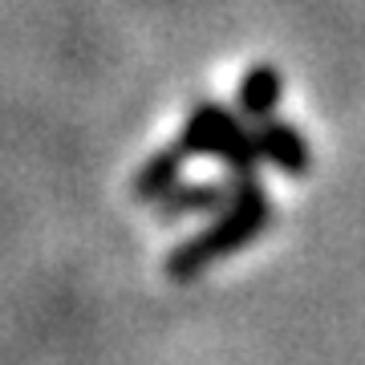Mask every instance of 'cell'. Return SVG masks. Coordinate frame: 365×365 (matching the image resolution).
Listing matches in <instances>:
<instances>
[{"instance_id": "6da1fadb", "label": "cell", "mask_w": 365, "mask_h": 365, "mask_svg": "<svg viewBox=\"0 0 365 365\" xmlns=\"http://www.w3.org/2000/svg\"><path fill=\"white\" fill-rule=\"evenodd\" d=\"M232 179H235L232 203L223 211H215V220L203 232L182 240L179 248L167 256V272L175 280H191V276L207 272L211 264L235 256L240 248H248L252 240H260L268 232L276 207L268 199V191H264V182L256 175H232Z\"/></svg>"}, {"instance_id": "7a4b0ae2", "label": "cell", "mask_w": 365, "mask_h": 365, "mask_svg": "<svg viewBox=\"0 0 365 365\" xmlns=\"http://www.w3.org/2000/svg\"><path fill=\"white\" fill-rule=\"evenodd\" d=\"M179 143L191 150V158H220L232 175H256V163H264L256 126L244 114H235L220 102H195L182 122Z\"/></svg>"}, {"instance_id": "3957f363", "label": "cell", "mask_w": 365, "mask_h": 365, "mask_svg": "<svg viewBox=\"0 0 365 365\" xmlns=\"http://www.w3.org/2000/svg\"><path fill=\"white\" fill-rule=\"evenodd\" d=\"M256 126V143H260L264 163H272L276 170L284 175H309L313 170V146L304 143V134L297 126H288L280 118H264V122H252Z\"/></svg>"}, {"instance_id": "277c9868", "label": "cell", "mask_w": 365, "mask_h": 365, "mask_svg": "<svg viewBox=\"0 0 365 365\" xmlns=\"http://www.w3.org/2000/svg\"><path fill=\"white\" fill-rule=\"evenodd\" d=\"M187 158H191V150H187L182 143H170V146H163V150H155V155L138 167V175H134V199H143V203L167 199L182 182Z\"/></svg>"}, {"instance_id": "5b68a950", "label": "cell", "mask_w": 365, "mask_h": 365, "mask_svg": "<svg viewBox=\"0 0 365 365\" xmlns=\"http://www.w3.org/2000/svg\"><path fill=\"white\" fill-rule=\"evenodd\" d=\"M284 102V73L268 61L260 66H252L244 78H240V90H235V106H240V114L248 118V122H264V118H272Z\"/></svg>"}, {"instance_id": "8992f818", "label": "cell", "mask_w": 365, "mask_h": 365, "mask_svg": "<svg viewBox=\"0 0 365 365\" xmlns=\"http://www.w3.org/2000/svg\"><path fill=\"white\" fill-rule=\"evenodd\" d=\"M235 195V179L232 182H179L167 199H158V211L167 220H179V215H211V211H223Z\"/></svg>"}]
</instances>
